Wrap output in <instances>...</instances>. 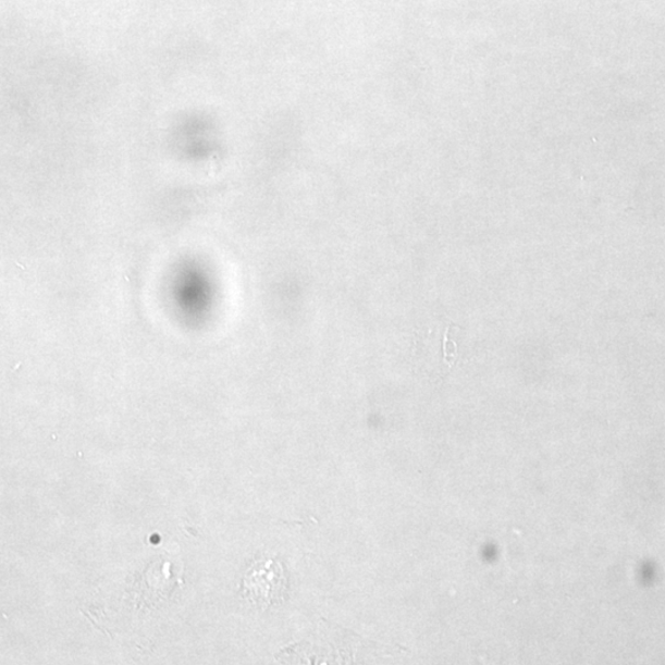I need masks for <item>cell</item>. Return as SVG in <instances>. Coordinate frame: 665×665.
I'll return each instance as SVG.
<instances>
[{
    "mask_svg": "<svg viewBox=\"0 0 665 665\" xmlns=\"http://www.w3.org/2000/svg\"><path fill=\"white\" fill-rule=\"evenodd\" d=\"M286 577L283 566L275 559L259 561L245 578V592L251 602L271 605L283 598Z\"/></svg>",
    "mask_w": 665,
    "mask_h": 665,
    "instance_id": "6da1fadb",
    "label": "cell"
}]
</instances>
